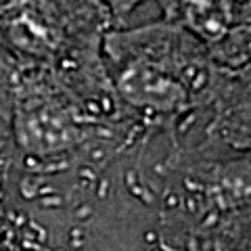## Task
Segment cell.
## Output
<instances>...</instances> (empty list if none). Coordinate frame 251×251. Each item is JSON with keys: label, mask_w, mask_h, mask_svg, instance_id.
I'll return each instance as SVG.
<instances>
[{"label": "cell", "mask_w": 251, "mask_h": 251, "mask_svg": "<svg viewBox=\"0 0 251 251\" xmlns=\"http://www.w3.org/2000/svg\"><path fill=\"white\" fill-rule=\"evenodd\" d=\"M105 52V71L122 117L172 128L209 105L243 107H224L234 96L230 76L207 46L178 23L111 34Z\"/></svg>", "instance_id": "cell-1"}, {"label": "cell", "mask_w": 251, "mask_h": 251, "mask_svg": "<svg viewBox=\"0 0 251 251\" xmlns=\"http://www.w3.org/2000/svg\"><path fill=\"white\" fill-rule=\"evenodd\" d=\"M109 13L98 0H0V48L57 73L117 115L103 61Z\"/></svg>", "instance_id": "cell-2"}, {"label": "cell", "mask_w": 251, "mask_h": 251, "mask_svg": "<svg viewBox=\"0 0 251 251\" xmlns=\"http://www.w3.org/2000/svg\"><path fill=\"white\" fill-rule=\"evenodd\" d=\"M0 115L17 153L38 167L71 163L111 117L57 73L2 48Z\"/></svg>", "instance_id": "cell-3"}, {"label": "cell", "mask_w": 251, "mask_h": 251, "mask_svg": "<svg viewBox=\"0 0 251 251\" xmlns=\"http://www.w3.org/2000/svg\"><path fill=\"white\" fill-rule=\"evenodd\" d=\"M103 6H105V11L109 13V19H115V21H122L124 17H128L134 8H136V4L140 2V0H98Z\"/></svg>", "instance_id": "cell-4"}, {"label": "cell", "mask_w": 251, "mask_h": 251, "mask_svg": "<svg viewBox=\"0 0 251 251\" xmlns=\"http://www.w3.org/2000/svg\"><path fill=\"white\" fill-rule=\"evenodd\" d=\"M195 249L197 251H224L220 245H215V243H197Z\"/></svg>", "instance_id": "cell-5"}, {"label": "cell", "mask_w": 251, "mask_h": 251, "mask_svg": "<svg viewBox=\"0 0 251 251\" xmlns=\"http://www.w3.org/2000/svg\"><path fill=\"white\" fill-rule=\"evenodd\" d=\"M0 251H27V249L15 247V245H8V243H0Z\"/></svg>", "instance_id": "cell-6"}]
</instances>
